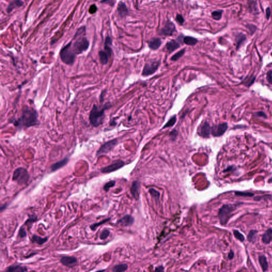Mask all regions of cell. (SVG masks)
<instances>
[{
	"label": "cell",
	"instance_id": "6da1fadb",
	"mask_svg": "<svg viewBox=\"0 0 272 272\" xmlns=\"http://www.w3.org/2000/svg\"><path fill=\"white\" fill-rule=\"evenodd\" d=\"M18 130L27 129L40 124L38 113L32 107L26 106L23 108L21 116L18 119L10 120Z\"/></svg>",
	"mask_w": 272,
	"mask_h": 272
},
{
	"label": "cell",
	"instance_id": "7a4b0ae2",
	"mask_svg": "<svg viewBox=\"0 0 272 272\" xmlns=\"http://www.w3.org/2000/svg\"><path fill=\"white\" fill-rule=\"evenodd\" d=\"M111 107L110 103H107L105 105L100 109L96 104L93 105V107L90 113V123L94 127H98L103 123L104 118L105 111Z\"/></svg>",
	"mask_w": 272,
	"mask_h": 272
},
{
	"label": "cell",
	"instance_id": "3957f363",
	"mask_svg": "<svg viewBox=\"0 0 272 272\" xmlns=\"http://www.w3.org/2000/svg\"><path fill=\"white\" fill-rule=\"evenodd\" d=\"M242 203H237L234 204H226L223 205L219 208L218 212V217L219 218L220 223L224 226L227 224L230 217L231 213L234 211L237 207Z\"/></svg>",
	"mask_w": 272,
	"mask_h": 272
},
{
	"label": "cell",
	"instance_id": "277c9868",
	"mask_svg": "<svg viewBox=\"0 0 272 272\" xmlns=\"http://www.w3.org/2000/svg\"><path fill=\"white\" fill-rule=\"evenodd\" d=\"M61 60L67 65L72 66L75 61L76 55L72 49V42L67 44L61 49L60 53Z\"/></svg>",
	"mask_w": 272,
	"mask_h": 272
},
{
	"label": "cell",
	"instance_id": "5b68a950",
	"mask_svg": "<svg viewBox=\"0 0 272 272\" xmlns=\"http://www.w3.org/2000/svg\"><path fill=\"white\" fill-rule=\"evenodd\" d=\"M83 35L79 36H74V42L72 45V49L73 52L77 55L86 51L89 47L90 43L86 38Z\"/></svg>",
	"mask_w": 272,
	"mask_h": 272
},
{
	"label": "cell",
	"instance_id": "8992f818",
	"mask_svg": "<svg viewBox=\"0 0 272 272\" xmlns=\"http://www.w3.org/2000/svg\"><path fill=\"white\" fill-rule=\"evenodd\" d=\"M30 176L27 170L23 167H18L14 170L12 176V180L19 185H23L28 182Z\"/></svg>",
	"mask_w": 272,
	"mask_h": 272
},
{
	"label": "cell",
	"instance_id": "52a82bcc",
	"mask_svg": "<svg viewBox=\"0 0 272 272\" xmlns=\"http://www.w3.org/2000/svg\"><path fill=\"white\" fill-rule=\"evenodd\" d=\"M118 139L115 138L104 143L100 147V148L97 150L96 156H100L103 154L109 153L118 144Z\"/></svg>",
	"mask_w": 272,
	"mask_h": 272
},
{
	"label": "cell",
	"instance_id": "ba28073f",
	"mask_svg": "<svg viewBox=\"0 0 272 272\" xmlns=\"http://www.w3.org/2000/svg\"><path fill=\"white\" fill-rule=\"evenodd\" d=\"M159 61H153L146 63L143 69L142 76L144 77L152 75L159 69Z\"/></svg>",
	"mask_w": 272,
	"mask_h": 272
},
{
	"label": "cell",
	"instance_id": "9c48e42d",
	"mask_svg": "<svg viewBox=\"0 0 272 272\" xmlns=\"http://www.w3.org/2000/svg\"><path fill=\"white\" fill-rule=\"evenodd\" d=\"M124 164H125V163L123 162V161L117 160L114 161L112 164H110L109 165L101 168L100 171L103 173H109L113 172L122 167L124 165Z\"/></svg>",
	"mask_w": 272,
	"mask_h": 272
},
{
	"label": "cell",
	"instance_id": "30bf717a",
	"mask_svg": "<svg viewBox=\"0 0 272 272\" xmlns=\"http://www.w3.org/2000/svg\"><path fill=\"white\" fill-rule=\"evenodd\" d=\"M176 31V26L174 24L169 20H168L160 31V35L169 36H172Z\"/></svg>",
	"mask_w": 272,
	"mask_h": 272
},
{
	"label": "cell",
	"instance_id": "8fae6325",
	"mask_svg": "<svg viewBox=\"0 0 272 272\" xmlns=\"http://www.w3.org/2000/svg\"><path fill=\"white\" fill-rule=\"evenodd\" d=\"M228 129V124L226 123H223L219 124L217 126L211 127L210 133L214 137H220L226 133Z\"/></svg>",
	"mask_w": 272,
	"mask_h": 272
},
{
	"label": "cell",
	"instance_id": "7c38bea8",
	"mask_svg": "<svg viewBox=\"0 0 272 272\" xmlns=\"http://www.w3.org/2000/svg\"><path fill=\"white\" fill-rule=\"evenodd\" d=\"M60 262L65 266L72 267L76 265L78 259L74 256H63L60 259Z\"/></svg>",
	"mask_w": 272,
	"mask_h": 272
},
{
	"label": "cell",
	"instance_id": "4fadbf2b",
	"mask_svg": "<svg viewBox=\"0 0 272 272\" xmlns=\"http://www.w3.org/2000/svg\"><path fill=\"white\" fill-rule=\"evenodd\" d=\"M134 220L135 219L133 216L129 215H126L119 219L117 221L116 224L123 226H129L133 225V223H134Z\"/></svg>",
	"mask_w": 272,
	"mask_h": 272
},
{
	"label": "cell",
	"instance_id": "5bb4252c",
	"mask_svg": "<svg viewBox=\"0 0 272 272\" xmlns=\"http://www.w3.org/2000/svg\"><path fill=\"white\" fill-rule=\"evenodd\" d=\"M140 189V183L138 181H134L130 188V192L136 200L139 199Z\"/></svg>",
	"mask_w": 272,
	"mask_h": 272
},
{
	"label": "cell",
	"instance_id": "9a60e30c",
	"mask_svg": "<svg viewBox=\"0 0 272 272\" xmlns=\"http://www.w3.org/2000/svg\"><path fill=\"white\" fill-rule=\"evenodd\" d=\"M69 159L68 157H66L60 161H58L57 162L54 163L51 166V172H54L55 171H57V170L61 169L64 166H66L68 164V163L69 162Z\"/></svg>",
	"mask_w": 272,
	"mask_h": 272
},
{
	"label": "cell",
	"instance_id": "2e32d148",
	"mask_svg": "<svg viewBox=\"0 0 272 272\" xmlns=\"http://www.w3.org/2000/svg\"><path fill=\"white\" fill-rule=\"evenodd\" d=\"M211 131V127L209 126L208 122H205L201 126L199 135L203 138H208L209 137Z\"/></svg>",
	"mask_w": 272,
	"mask_h": 272
},
{
	"label": "cell",
	"instance_id": "e0dca14e",
	"mask_svg": "<svg viewBox=\"0 0 272 272\" xmlns=\"http://www.w3.org/2000/svg\"><path fill=\"white\" fill-rule=\"evenodd\" d=\"M28 271L26 267L20 265H12L7 267L5 270L7 272H24Z\"/></svg>",
	"mask_w": 272,
	"mask_h": 272
},
{
	"label": "cell",
	"instance_id": "ac0fdd59",
	"mask_svg": "<svg viewBox=\"0 0 272 272\" xmlns=\"http://www.w3.org/2000/svg\"><path fill=\"white\" fill-rule=\"evenodd\" d=\"M166 47L169 53H171L178 49H179L180 47V44L176 40H172L166 43Z\"/></svg>",
	"mask_w": 272,
	"mask_h": 272
},
{
	"label": "cell",
	"instance_id": "d6986e66",
	"mask_svg": "<svg viewBox=\"0 0 272 272\" xmlns=\"http://www.w3.org/2000/svg\"><path fill=\"white\" fill-rule=\"evenodd\" d=\"M161 44H162L161 40L159 38H153L149 41L148 46L150 49L156 50L159 49Z\"/></svg>",
	"mask_w": 272,
	"mask_h": 272
},
{
	"label": "cell",
	"instance_id": "ffe728a7",
	"mask_svg": "<svg viewBox=\"0 0 272 272\" xmlns=\"http://www.w3.org/2000/svg\"><path fill=\"white\" fill-rule=\"evenodd\" d=\"M100 62L102 65H106L108 63L110 57L105 51H100L98 53Z\"/></svg>",
	"mask_w": 272,
	"mask_h": 272
},
{
	"label": "cell",
	"instance_id": "44dd1931",
	"mask_svg": "<svg viewBox=\"0 0 272 272\" xmlns=\"http://www.w3.org/2000/svg\"><path fill=\"white\" fill-rule=\"evenodd\" d=\"M118 12L121 17L126 16L128 14V10L126 4L123 2H120L118 6Z\"/></svg>",
	"mask_w": 272,
	"mask_h": 272
},
{
	"label": "cell",
	"instance_id": "7402d4cb",
	"mask_svg": "<svg viewBox=\"0 0 272 272\" xmlns=\"http://www.w3.org/2000/svg\"><path fill=\"white\" fill-rule=\"evenodd\" d=\"M272 240V229L269 228L263 234L262 241L265 244L269 243Z\"/></svg>",
	"mask_w": 272,
	"mask_h": 272
},
{
	"label": "cell",
	"instance_id": "603a6c76",
	"mask_svg": "<svg viewBox=\"0 0 272 272\" xmlns=\"http://www.w3.org/2000/svg\"><path fill=\"white\" fill-rule=\"evenodd\" d=\"M48 240V238L47 237L45 238H42L40 237V236H37L36 234H34L31 238V241L33 243H36L38 244L39 245H42L44 244L45 242H46Z\"/></svg>",
	"mask_w": 272,
	"mask_h": 272
},
{
	"label": "cell",
	"instance_id": "cb8c5ba5",
	"mask_svg": "<svg viewBox=\"0 0 272 272\" xmlns=\"http://www.w3.org/2000/svg\"><path fill=\"white\" fill-rule=\"evenodd\" d=\"M259 262L260 265L262 269V271H266L269 268V264L267 261V258L264 255L259 256Z\"/></svg>",
	"mask_w": 272,
	"mask_h": 272
},
{
	"label": "cell",
	"instance_id": "d4e9b609",
	"mask_svg": "<svg viewBox=\"0 0 272 272\" xmlns=\"http://www.w3.org/2000/svg\"><path fill=\"white\" fill-rule=\"evenodd\" d=\"M112 39L110 38V37H107L105 39V47L104 49L109 56L111 57V54H112V49L111 46L112 45Z\"/></svg>",
	"mask_w": 272,
	"mask_h": 272
},
{
	"label": "cell",
	"instance_id": "484cf974",
	"mask_svg": "<svg viewBox=\"0 0 272 272\" xmlns=\"http://www.w3.org/2000/svg\"><path fill=\"white\" fill-rule=\"evenodd\" d=\"M246 40V36L243 33H240L238 34L236 37V49H238L242 43Z\"/></svg>",
	"mask_w": 272,
	"mask_h": 272
},
{
	"label": "cell",
	"instance_id": "4316f807",
	"mask_svg": "<svg viewBox=\"0 0 272 272\" xmlns=\"http://www.w3.org/2000/svg\"><path fill=\"white\" fill-rule=\"evenodd\" d=\"M198 42V40L195 38L191 36H186L183 38V43L187 45L193 46Z\"/></svg>",
	"mask_w": 272,
	"mask_h": 272
},
{
	"label": "cell",
	"instance_id": "83f0119b",
	"mask_svg": "<svg viewBox=\"0 0 272 272\" xmlns=\"http://www.w3.org/2000/svg\"><path fill=\"white\" fill-rule=\"evenodd\" d=\"M23 2L21 0H16L13 2H12L10 4L9 6L8 7V9H7V11L8 12H10L12 10H13L14 8H18V7H20L21 5H23Z\"/></svg>",
	"mask_w": 272,
	"mask_h": 272
},
{
	"label": "cell",
	"instance_id": "f1b7e54d",
	"mask_svg": "<svg viewBox=\"0 0 272 272\" xmlns=\"http://www.w3.org/2000/svg\"><path fill=\"white\" fill-rule=\"evenodd\" d=\"M128 265L126 264H121L114 266L113 268V272H124L128 269Z\"/></svg>",
	"mask_w": 272,
	"mask_h": 272
},
{
	"label": "cell",
	"instance_id": "f546056e",
	"mask_svg": "<svg viewBox=\"0 0 272 272\" xmlns=\"http://www.w3.org/2000/svg\"><path fill=\"white\" fill-rule=\"evenodd\" d=\"M110 219H111V218H107V219H105L102 220L101 221H100V222L94 223V224L90 226V228L92 231H95L99 226H102V224H105V223L107 222L108 221H110Z\"/></svg>",
	"mask_w": 272,
	"mask_h": 272
},
{
	"label": "cell",
	"instance_id": "4dcf8cb0",
	"mask_svg": "<svg viewBox=\"0 0 272 272\" xmlns=\"http://www.w3.org/2000/svg\"><path fill=\"white\" fill-rule=\"evenodd\" d=\"M185 52H186V49H183L182 50L178 52L177 53H176L175 54H174L173 55L172 57H171V60L173 61H178L181 57H182L183 55H184V54L185 53Z\"/></svg>",
	"mask_w": 272,
	"mask_h": 272
},
{
	"label": "cell",
	"instance_id": "1f68e13d",
	"mask_svg": "<svg viewBox=\"0 0 272 272\" xmlns=\"http://www.w3.org/2000/svg\"><path fill=\"white\" fill-rule=\"evenodd\" d=\"M257 231H256V230L250 231V232L249 233V234H248V237H247L248 240L250 242H252V243H254L255 242L256 236H257Z\"/></svg>",
	"mask_w": 272,
	"mask_h": 272
},
{
	"label": "cell",
	"instance_id": "d6a6232c",
	"mask_svg": "<svg viewBox=\"0 0 272 272\" xmlns=\"http://www.w3.org/2000/svg\"><path fill=\"white\" fill-rule=\"evenodd\" d=\"M176 117L175 115L172 116V117L167 121V122L164 125V126L163 127L162 129H165L166 128H169V127L172 126H174V125L175 124V123H176Z\"/></svg>",
	"mask_w": 272,
	"mask_h": 272
},
{
	"label": "cell",
	"instance_id": "836d02e7",
	"mask_svg": "<svg viewBox=\"0 0 272 272\" xmlns=\"http://www.w3.org/2000/svg\"><path fill=\"white\" fill-rule=\"evenodd\" d=\"M222 10H217L214 11L212 13V16L214 19L216 20H219L221 19L222 16Z\"/></svg>",
	"mask_w": 272,
	"mask_h": 272
},
{
	"label": "cell",
	"instance_id": "e575fe53",
	"mask_svg": "<svg viewBox=\"0 0 272 272\" xmlns=\"http://www.w3.org/2000/svg\"><path fill=\"white\" fill-rule=\"evenodd\" d=\"M115 183H116V182L114 180H111V181H110L109 182L106 183L104 186L103 187V189L106 191V192H107L109 191V190H110L111 188H112L115 185Z\"/></svg>",
	"mask_w": 272,
	"mask_h": 272
},
{
	"label": "cell",
	"instance_id": "d590c367",
	"mask_svg": "<svg viewBox=\"0 0 272 272\" xmlns=\"http://www.w3.org/2000/svg\"><path fill=\"white\" fill-rule=\"evenodd\" d=\"M233 234L236 238L238 239L241 242H243L245 241V236L238 230H233Z\"/></svg>",
	"mask_w": 272,
	"mask_h": 272
},
{
	"label": "cell",
	"instance_id": "8d00e7d4",
	"mask_svg": "<svg viewBox=\"0 0 272 272\" xmlns=\"http://www.w3.org/2000/svg\"><path fill=\"white\" fill-rule=\"evenodd\" d=\"M149 193L151 195V196L153 197L154 199H156V200H159V196H160V193L156 190L155 189L153 188H150L149 189Z\"/></svg>",
	"mask_w": 272,
	"mask_h": 272
},
{
	"label": "cell",
	"instance_id": "74e56055",
	"mask_svg": "<svg viewBox=\"0 0 272 272\" xmlns=\"http://www.w3.org/2000/svg\"><path fill=\"white\" fill-rule=\"evenodd\" d=\"M110 231L108 229H104L100 234V240H105L110 236Z\"/></svg>",
	"mask_w": 272,
	"mask_h": 272
},
{
	"label": "cell",
	"instance_id": "f35d334b",
	"mask_svg": "<svg viewBox=\"0 0 272 272\" xmlns=\"http://www.w3.org/2000/svg\"><path fill=\"white\" fill-rule=\"evenodd\" d=\"M235 195L237 196H241V197H251L254 196V193L250 192H242V191H236Z\"/></svg>",
	"mask_w": 272,
	"mask_h": 272
},
{
	"label": "cell",
	"instance_id": "ab89813d",
	"mask_svg": "<svg viewBox=\"0 0 272 272\" xmlns=\"http://www.w3.org/2000/svg\"><path fill=\"white\" fill-rule=\"evenodd\" d=\"M37 219H38L37 216L35 214L30 215L29 217L28 218V219H27L26 221L25 222V225H28V224H32L33 223L36 222Z\"/></svg>",
	"mask_w": 272,
	"mask_h": 272
},
{
	"label": "cell",
	"instance_id": "60d3db41",
	"mask_svg": "<svg viewBox=\"0 0 272 272\" xmlns=\"http://www.w3.org/2000/svg\"><path fill=\"white\" fill-rule=\"evenodd\" d=\"M18 236L21 238H24L27 236V233L25 229L23 227H21L18 233Z\"/></svg>",
	"mask_w": 272,
	"mask_h": 272
},
{
	"label": "cell",
	"instance_id": "b9f144b4",
	"mask_svg": "<svg viewBox=\"0 0 272 272\" xmlns=\"http://www.w3.org/2000/svg\"><path fill=\"white\" fill-rule=\"evenodd\" d=\"M178 135V132L176 129H174L172 131L169 133V136L172 140H175L176 138V137Z\"/></svg>",
	"mask_w": 272,
	"mask_h": 272
},
{
	"label": "cell",
	"instance_id": "7bdbcfd3",
	"mask_svg": "<svg viewBox=\"0 0 272 272\" xmlns=\"http://www.w3.org/2000/svg\"><path fill=\"white\" fill-rule=\"evenodd\" d=\"M246 27L249 29L251 35L254 33L256 31V29H257V27L256 26L254 25H250V24L247 25L246 26Z\"/></svg>",
	"mask_w": 272,
	"mask_h": 272
},
{
	"label": "cell",
	"instance_id": "ee69618b",
	"mask_svg": "<svg viewBox=\"0 0 272 272\" xmlns=\"http://www.w3.org/2000/svg\"><path fill=\"white\" fill-rule=\"evenodd\" d=\"M176 21L180 25H182L185 22V19L183 18L181 14H178L176 17Z\"/></svg>",
	"mask_w": 272,
	"mask_h": 272
},
{
	"label": "cell",
	"instance_id": "f6af8a7d",
	"mask_svg": "<svg viewBox=\"0 0 272 272\" xmlns=\"http://www.w3.org/2000/svg\"><path fill=\"white\" fill-rule=\"evenodd\" d=\"M267 80L269 83L272 85V70L269 71L267 74Z\"/></svg>",
	"mask_w": 272,
	"mask_h": 272
},
{
	"label": "cell",
	"instance_id": "bcb514c9",
	"mask_svg": "<svg viewBox=\"0 0 272 272\" xmlns=\"http://www.w3.org/2000/svg\"><path fill=\"white\" fill-rule=\"evenodd\" d=\"M97 10V9L96 6L95 4H93L90 7L89 12L90 13L93 14V13H95L96 12Z\"/></svg>",
	"mask_w": 272,
	"mask_h": 272
},
{
	"label": "cell",
	"instance_id": "7dc6e473",
	"mask_svg": "<svg viewBox=\"0 0 272 272\" xmlns=\"http://www.w3.org/2000/svg\"><path fill=\"white\" fill-rule=\"evenodd\" d=\"M101 2L103 3L108 4H109L111 6H113L114 3L113 0H103Z\"/></svg>",
	"mask_w": 272,
	"mask_h": 272
},
{
	"label": "cell",
	"instance_id": "c3c4849f",
	"mask_svg": "<svg viewBox=\"0 0 272 272\" xmlns=\"http://www.w3.org/2000/svg\"><path fill=\"white\" fill-rule=\"evenodd\" d=\"M105 93H106V90H103V91L102 92V93H101L100 95V103L103 102V100H104V97Z\"/></svg>",
	"mask_w": 272,
	"mask_h": 272
},
{
	"label": "cell",
	"instance_id": "681fc988",
	"mask_svg": "<svg viewBox=\"0 0 272 272\" xmlns=\"http://www.w3.org/2000/svg\"><path fill=\"white\" fill-rule=\"evenodd\" d=\"M234 169V167L232 166H229L228 168H226V169H224L223 171V172H231V171H232Z\"/></svg>",
	"mask_w": 272,
	"mask_h": 272
},
{
	"label": "cell",
	"instance_id": "f907efd6",
	"mask_svg": "<svg viewBox=\"0 0 272 272\" xmlns=\"http://www.w3.org/2000/svg\"><path fill=\"white\" fill-rule=\"evenodd\" d=\"M271 9L269 8H267L266 9V18L267 19H269V17L271 16Z\"/></svg>",
	"mask_w": 272,
	"mask_h": 272
},
{
	"label": "cell",
	"instance_id": "816d5d0a",
	"mask_svg": "<svg viewBox=\"0 0 272 272\" xmlns=\"http://www.w3.org/2000/svg\"><path fill=\"white\" fill-rule=\"evenodd\" d=\"M164 271V267H163L162 266H160L159 267H157L156 269H155V271H156V272H163Z\"/></svg>",
	"mask_w": 272,
	"mask_h": 272
},
{
	"label": "cell",
	"instance_id": "f5cc1de1",
	"mask_svg": "<svg viewBox=\"0 0 272 272\" xmlns=\"http://www.w3.org/2000/svg\"><path fill=\"white\" fill-rule=\"evenodd\" d=\"M7 206H8L7 204H4V205H2L1 206V207H0V209H1V212H3L4 210L7 208Z\"/></svg>",
	"mask_w": 272,
	"mask_h": 272
},
{
	"label": "cell",
	"instance_id": "db71d44e",
	"mask_svg": "<svg viewBox=\"0 0 272 272\" xmlns=\"http://www.w3.org/2000/svg\"><path fill=\"white\" fill-rule=\"evenodd\" d=\"M233 257H234V252H233V251L232 250H231L230 251V253L229 254V255H228V258H229V259H233Z\"/></svg>",
	"mask_w": 272,
	"mask_h": 272
},
{
	"label": "cell",
	"instance_id": "11a10c76",
	"mask_svg": "<svg viewBox=\"0 0 272 272\" xmlns=\"http://www.w3.org/2000/svg\"><path fill=\"white\" fill-rule=\"evenodd\" d=\"M257 115L258 116H265V117H266V115L263 112H257Z\"/></svg>",
	"mask_w": 272,
	"mask_h": 272
},
{
	"label": "cell",
	"instance_id": "9f6ffc18",
	"mask_svg": "<svg viewBox=\"0 0 272 272\" xmlns=\"http://www.w3.org/2000/svg\"><path fill=\"white\" fill-rule=\"evenodd\" d=\"M271 181H272V178H271V179L269 180V182H271Z\"/></svg>",
	"mask_w": 272,
	"mask_h": 272
}]
</instances>
